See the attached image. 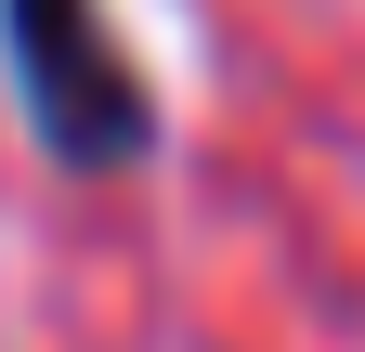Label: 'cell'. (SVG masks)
Masks as SVG:
<instances>
[{
  "label": "cell",
  "mask_w": 365,
  "mask_h": 352,
  "mask_svg": "<svg viewBox=\"0 0 365 352\" xmlns=\"http://www.w3.org/2000/svg\"><path fill=\"white\" fill-rule=\"evenodd\" d=\"M0 53H14V92L66 170H118L157 144V92L130 78L105 0H0Z\"/></svg>",
  "instance_id": "6da1fadb"
}]
</instances>
